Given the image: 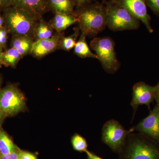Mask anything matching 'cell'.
Listing matches in <instances>:
<instances>
[{"mask_svg": "<svg viewBox=\"0 0 159 159\" xmlns=\"http://www.w3.org/2000/svg\"><path fill=\"white\" fill-rule=\"evenodd\" d=\"M74 14L81 33L86 36H96L107 26L106 9L103 3L92 2L76 9Z\"/></svg>", "mask_w": 159, "mask_h": 159, "instance_id": "obj_1", "label": "cell"}, {"mask_svg": "<svg viewBox=\"0 0 159 159\" xmlns=\"http://www.w3.org/2000/svg\"><path fill=\"white\" fill-rule=\"evenodd\" d=\"M119 159H159V142L139 133L129 135Z\"/></svg>", "mask_w": 159, "mask_h": 159, "instance_id": "obj_2", "label": "cell"}, {"mask_svg": "<svg viewBox=\"0 0 159 159\" xmlns=\"http://www.w3.org/2000/svg\"><path fill=\"white\" fill-rule=\"evenodd\" d=\"M2 15L4 26L11 35H27L33 38L39 20L37 18L28 11L11 6L3 11Z\"/></svg>", "mask_w": 159, "mask_h": 159, "instance_id": "obj_3", "label": "cell"}, {"mask_svg": "<svg viewBox=\"0 0 159 159\" xmlns=\"http://www.w3.org/2000/svg\"><path fill=\"white\" fill-rule=\"evenodd\" d=\"M107 26L113 31L136 30L139 28L140 21L126 9L114 3L106 1Z\"/></svg>", "mask_w": 159, "mask_h": 159, "instance_id": "obj_4", "label": "cell"}, {"mask_svg": "<svg viewBox=\"0 0 159 159\" xmlns=\"http://www.w3.org/2000/svg\"><path fill=\"white\" fill-rule=\"evenodd\" d=\"M113 40L108 37L95 38L90 43L102 68L109 74H114L120 68V63L115 51Z\"/></svg>", "mask_w": 159, "mask_h": 159, "instance_id": "obj_5", "label": "cell"}, {"mask_svg": "<svg viewBox=\"0 0 159 159\" xmlns=\"http://www.w3.org/2000/svg\"><path fill=\"white\" fill-rule=\"evenodd\" d=\"M25 107V98L17 86L8 84L0 90V108L5 117L15 116Z\"/></svg>", "mask_w": 159, "mask_h": 159, "instance_id": "obj_6", "label": "cell"}, {"mask_svg": "<svg viewBox=\"0 0 159 159\" xmlns=\"http://www.w3.org/2000/svg\"><path fill=\"white\" fill-rule=\"evenodd\" d=\"M134 131L133 127L126 130L116 120H109L102 128V141L114 152L119 153L129 134Z\"/></svg>", "mask_w": 159, "mask_h": 159, "instance_id": "obj_7", "label": "cell"}, {"mask_svg": "<svg viewBox=\"0 0 159 159\" xmlns=\"http://www.w3.org/2000/svg\"><path fill=\"white\" fill-rule=\"evenodd\" d=\"M114 3L125 8L144 24L150 33L153 32L151 26V18L148 14L145 0H112Z\"/></svg>", "mask_w": 159, "mask_h": 159, "instance_id": "obj_8", "label": "cell"}, {"mask_svg": "<svg viewBox=\"0 0 159 159\" xmlns=\"http://www.w3.org/2000/svg\"><path fill=\"white\" fill-rule=\"evenodd\" d=\"M156 90L157 86H152L145 82H138L134 85L130 105L134 109V115L140 105H146L150 109V103L155 99Z\"/></svg>", "mask_w": 159, "mask_h": 159, "instance_id": "obj_9", "label": "cell"}, {"mask_svg": "<svg viewBox=\"0 0 159 159\" xmlns=\"http://www.w3.org/2000/svg\"><path fill=\"white\" fill-rule=\"evenodd\" d=\"M134 131L144 134L155 141L159 142V107L156 105L151 111L148 116L142 119L136 126Z\"/></svg>", "mask_w": 159, "mask_h": 159, "instance_id": "obj_10", "label": "cell"}, {"mask_svg": "<svg viewBox=\"0 0 159 159\" xmlns=\"http://www.w3.org/2000/svg\"><path fill=\"white\" fill-rule=\"evenodd\" d=\"M63 36L62 33L56 32L50 38L34 41L31 54L34 57L40 58L54 52L59 49L60 42Z\"/></svg>", "mask_w": 159, "mask_h": 159, "instance_id": "obj_11", "label": "cell"}, {"mask_svg": "<svg viewBox=\"0 0 159 159\" xmlns=\"http://www.w3.org/2000/svg\"><path fill=\"white\" fill-rule=\"evenodd\" d=\"M11 6L28 11L39 20L50 11L46 0H12Z\"/></svg>", "mask_w": 159, "mask_h": 159, "instance_id": "obj_12", "label": "cell"}, {"mask_svg": "<svg viewBox=\"0 0 159 159\" xmlns=\"http://www.w3.org/2000/svg\"><path fill=\"white\" fill-rule=\"evenodd\" d=\"M77 22L78 19L74 13H56L49 23L56 32L62 33L70 26Z\"/></svg>", "mask_w": 159, "mask_h": 159, "instance_id": "obj_13", "label": "cell"}, {"mask_svg": "<svg viewBox=\"0 0 159 159\" xmlns=\"http://www.w3.org/2000/svg\"><path fill=\"white\" fill-rule=\"evenodd\" d=\"M34 40L33 38L27 35H12L10 48L17 50L23 57L31 54Z\"/></svg>", "mask_w": 159, "mask_h": 159, "instance_id": "obj_14", "label": "cell"}, {"mask_svg": "<svg viewBox=\"0 0 159 159\" xmlns=\"http://www.w3.org/2000/svg\"><path fill=\"white\" fill-rule=\"evenodd\" d=\"M49 10L56 13L74 14L76 5L74 0H46Z\"/></svg>", "mask_w": 159, "mask_h": 159, "instance_id": "obj_15", "label": "cell"}, {"mask_svg": "<svg viewBox=\"0 0 159 159\" xmlns=\"http://www.w3.org/2000/svg\"><path fill=\"white\" fill-rule=\"evenodd\" d=\"M55 31L50 23L41 19L34 29L33 38L34 41L47 39L53 36Z\"/></svg>", "mask_w": 159, "mask_h": 159, "instance_id": "obj_16", "label": "cell"}, {"mask_svg": "<svg viewBox=\"0 0 159 159\" xmlns=\"http://www.w3.org/2000/svg\"><path fill=\"white\" fill-rule=\"evenodd\" d=\"M86 36L81 33L74 48V54L81 58H93L98 59L96 54L92 52L87 43Z\"/></svg>", "mask_w": 159, "mask_h": 159, "instance_id": "obj_17", "label": "cell"}, {"mask_svg": "<svg viewBox=\"0 0 159 159\" xmlns=\"http://www.w3.org/2000/svg\"><path fill=\"white\" fill-rule=\"evenodd\" d=\"M22 57L17 50L10 48L3 51L2 57V64L6 67H11L14 68Z\"/></svg>", "mask_w": 159, "mask_h": 159, "instance_id": "obj_18", "label": "cell"}, {"mask_svg": "<svg viewBox=\"0 0 159 159\" xmlns=\"http://www.w3.org/2000/svg\"><path fill=\"white\" fill-rule=\"evenodd\" d=\"M11 138L0 127V154L6 155L17 149Z\"/></svg>", "mask_w": 159, "mask_h": 159, "instance_id": "obj_19", "label": "cell"}, {"mask_svg": "<svg viewBox=\"0 0 159 159\" xmlns=\"http://www.w3.org/2000/svg\"><path fill=\"white\" fill-rule=\"evenodd\" d=\"M75 32L71 35L61 38L60 42L59 49L66 51H70L74 48L77 43V38L79 35V28L75 29Z\"/></svg>", "mask_w": 159, "mask_h": 159, "instance_id": "obj_20", "label": "cell"}, {"mask_svg": "<svg viewBox=\"0 0 159 159\" xmlns=\"http://www.w3.org/2000/svg\"><path fill=\"white\" fill-rule=\"evenodd\" d=\"M71 142L74 150L80 152L87 151L88 145L86 140L79 134H74L71 138Z\"/></svg>", "mask_w": 159, "mask_h": 159, "instance_id": "obj_21", "label": "cell"}, {"mask_svg": "<svg viewBox=\"0 0 159 159\" xmlns=\"http://www.w3.org/2000/svg\"><path fill=\"white\" fill-rule=\"evenodd\" d=\"M9 34V30L5 26H4L0 29V46L5 50L6 49Z\"/></svg>", "mask_w": 159, "mask_h": 159, "instance_id": "obj_22", "label": "cell"}, {"mask_svg": "<svg viewBox=\"0 0 159 159\" xmlns=\"http://www.w3.org/2000/svg\"><path fill=\"white\" fill-rule=\"evenodd\" d=\"M145 2L146 6L159 17V0H145Z\"/></svg>", "mask_w": 159, "mask_h": 159, "instance_id": "obj_23", "label": "cell"}, {"mask_svg": "<svg viewBox=\"0 0 159 159\" xmlns=\"http://www.w3.org/2000/svg\"><path fill=\"white\" fill-rule=\"evenodd\" d=\"M20 149H17L13 152L6 155L0 156V159H20Z\"/></svg>", "mask_w": 159, "mask_h": 159, "instance_id": "obj_24", "label": "cell"}, {"mask_svg": "<svg viewBox=\"0 0 159 159\" xmlns=\"http://www.w3.org/2000/svg\"><path fill=\"white\" fill-rule=\"evenodd\" d=\"M20 159H38L37 157L34 154L20 150Z\"/></svg>", "mask_w": 159, "mask_h": 159, "instance_id": "obj_25", "label": "cell"}, {"mask_svg": "<svg viewBox=\"0 0 159 159\" xmlns=\"http://www.w3.org/2000/svg\"><path fill=\"white\" fill-rule=\"evenodd\" d=\"M12 0H0V11H3L11 6Z\"/></svg>", "mask_w": 159, "mask_h": 159, "instance_id": "obj_26", "label": "cell"}, {"mask_svg": "<svg viewBox=\"0 0 159 159\" xmlns=\"http://www.w3.org/2000/svg\"><path fill=\"white\" fill-rule=\"evenodd\" d=\"M94 1H96V0H74L76 5V9L87 5L89 3L92 2Z\"/></svg>", "mask_w": 159, "mask_h": 159, "instance_id": "obj_27", "label": "cell"}, {"mask_svg": "<svg viewBox=\"0 0 159 159\" xmlns=\"http://www.w3.org/2000/svg\"><path fill=\"white\" fill-rule=\"evenodd\" d=\"M86 153L88 159H104L98 156L93 152L89 151L88 150L86 152Z\"/></svg>", "mask_w": 159, "mask_h": 159, "instance_id": "obj_28", "label": "cell"}, {"mask_svg": "<svg viewBox=\"0 0 159 159\" xmlns=\"http://www.w3.org/2000/svg\"><path fill=\"white\" fill-rule=\"evenodd\" d=\"M157 86V90L156 92L155 100L157 102V105L159 107V84H158Z\"/></svg>", "mask_w": 159, "mask_h": 159, "instance_id": "obj_29", "label": "cell"}, {"mask_svg": "<svg viewBox=\"0 0 159 159\" xmlns=\"http://www.w3.org/2000/svg\"><path fill=\"white\" fill-rule=\"evenodd\" d=\"M5 118H6V117L5 116H4V114L3 113L2 111L1 108H0V127L2 126L3 121H4Z\"/></svg>", "mask_w": 159, "mask_h": 159, "instance_id": "obj_30", "label": "cell"}, {"mask_svg": "<svg viewBox=\"0 0 159 159\" xmlns=\"http://www.w3.org/2000/svg\"><path fill=\"white\" fill-rule=\"evenodd\" d=\"M4 25V19L2 14L0 13V29Z\"/></svg>", "mask_w": 159, "mask_h": 159, "instance_id": "obj_31", "label": "cell"}, {"mask_svg": "<svg viewBox=\"0 0 159 159\" xmlns=\"http://www.w3.org/2000/svg\"><path fill=\"white\" fill-rule=\"evenodd\" d=\"M3 52V49L2 47L0 46V67L2 66V54Z\"/></svg>", "mask_w": 159, "mask_h": 159, "instance_id": "obj_32", "label": "cell"}, {"mask_svg": "<svg viewBox=\"0 0 159 159\" xmlns=\"http://www.w3.org/2000/svg\"><path fill=\"white\" fill-rule=\"evenodd\" d=\"M2 78H1V77H0V90L1 89V84H2Z\"/></svg>", "mask_w": 159, "mask_h": 159, "instance_id": "obj_33", "label": "cell"}, {"mask_svg": "<svg viewBox=\"0 0 159 159\" xmlns=\"http://www.w3.org/2000/svg\"><path fill=\"white\" fill-rule=\"evenodd\" d=\"M106 0H102V3H103V4H104L105 3V2H106Z\"/></svg>", "mask_w": 159, "mask_h": 159, "instance_id": "obj_34", "label": "cell"}, {"mask_svg": "<svg viewBox=\"0 0 159 159\" xmlns=\"http://www.w3.org/2000/svg\"><path fill=\"white\" fill-rule=\"evenodd\" d=\"M158 84H159V81L158 83Z\"/></svg>", "mask_w": 159, "mask_h": 159, "instance_id": "obj_35", "label": "cell"}, {"mask_svg": "<svg viewBox=\"0 0 159 159\" xmlns=\"http://www.w3.org/2000/svg\"><path fill=\"white\" fill-rule=\"evenodd\" d=\"M0 156H1V154H0Z\"/></svg>", "mask_w": 159, "mask_h": 159, "instance_id": "obj_36", "label": "cell"}]
</instances>
